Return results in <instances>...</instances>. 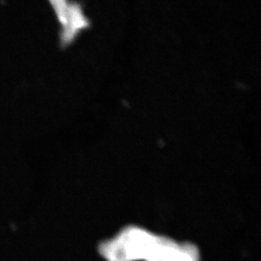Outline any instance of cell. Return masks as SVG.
<instances>
[{"label": "cell", "instance_id": "cell-1", "mask_svg": "<svg viewBox=\"0 0 261 261\" xmlns=\"http://www.w3.org/2000/svg\"><path fill=\"white\" fill-rule=\"evenodd\" d=\"M128 232L123 231L99 245L98 250L105 260L129 261L135 257H145L148 254L149 259L152 255L151 261H193L189 249L154 238L143 231Z\"/></svg>", "mask_w": 261, "mask_h": 261}]
</instances>
